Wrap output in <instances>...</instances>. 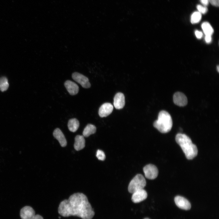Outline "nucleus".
<instances>
[{
	"label": "nucleus",
	"mask_w": 219,
	"mask_h": 219,
	"mask_svg": "<svg viewBox=\"0 0 219 219\" xmlns=\"http://www.w3.org/2000/svg\"><path fill=\"white\" fill-rule=\"evenodd\" d=\"M58 211L61 216L64 217L73 216L82 219H92L95 215L87 196L79 193H75L68 199L61 202Z\"/></svg>",
	"instance_id": "nucleus-1"
},
{
	"label": "nucleus",
	"mask_w": 219,
	"mask_h": 219,
	"mask_svg": "<svg viewBox=\"0 0 219 219\" xmlns=\"http://www.w3.org/2000/svg\"><path fill=\"white\" fill-rule=\"evenodd\" d=\"M176 140L180 146L188 159H192L197 155L196 146L193 144L191 139L186 135L178 133L176 136Z\"/></svg>",
	"instance_id": "nucleus-2"
},
{
	"label": "nucleus",
	"mask_w": 219,
	"mask_h": 219,
	"mask_svg": "<svg viewBox=\"0 0 219 219\" xmlns=\"http://www.w3.org/2000/svg\"><path fill=\"white\" fill-rule=\"evenodd\" d=\"M153 126L159 131L165 133L169 132L172 126V121L170 114L165 110L159 113L158 119L153 123Z\"/></svg>",
	"instance_id": "nucleus-3"
},
{
	"label": "nucleus",
	"mask_w": 219,
	"mask_h": 219,
	"mask_svg": "<svg viewBox=\"0 0 219 219\" xmlns=\"http://www.w3.org/2000/svg\"><path fill=\"white\" fill-rule=\"evenodd\" d=\"M146 184V181L143 176L138 174L130 182L128 187V191L133 193L137 190L144 189Z\"/></svg>",
	"instance_id": "nucleus-4"
},
{
	"label": "nucleus",
	"mask_w": 219,
	"mask_h": 219,
	"mask_svg": "<svg viewBox=\"0 0 219 219\" xmlns=\"http://www.w3.org/2000/svg\"><path fill=\"white\" fill-rule=\"evenodd\" d=\"M20 215L22 219H43L40 215L36 214L33 208L29 206H26L20 210Z\"/></svg>",
	"instance_id": "nucleus-5"
},
{
	"label": "nucleus",
	"mask_w": 219,
	"mask_h": 219,
	"mask_svg": "<svg viewBox=\"0 0 219 219\" xmlns=\"http://www.w3.org/2000/svg\"><path fill=\"white\" fill-rule=\"evenodd\" d=\"M143 171L146 178L150 179H155L158 174V170L157 167L151 164L145 166L143 168Z\"/></svg>",
	"instance_id": "nucleus-6"
},
{
	"label": "nucleus",
	"mask_w": 219,
	"mask_h": 219,
	"mask_svg": "<svg viewBox=\"0 0 219 219\" xmlns=\"http://www.w3.org/2000/svg\"><path fill=\"white\" fill-rule=\"evenodd\" d=\"M72 77L75 81L80 84L83 88H88L90 87L91 84L88 78L82 74L75 72L72 74Z\"/></svg>",
	"instance_id": "nucleus-7"
},
{
	"label": "nucleus",
	"mask_w": 219,
	"mask_h": 219,
	"mask_svg": "<svg viewBox=\"0 0 219 219\" xmlns=\"http://www.w3.org/2000/svg\"><path fill=\"white\" fill-rule=\"evenodd\" d=\"M174 201L176 206L181 209L188 210L191 208V205L189 201L182 196H176L174 198Z\"/></svg>",
	"instance_id": "nucleus-8"
},
{
	"label": "nucleus",
	"mask_w": 219,
	"mask_h": 219,
	"mask_svg": "<svg viewBox=\"0 0 219 219\" xmlns=\"http://www.w3.org/2000/svg\"><path fill=\"white\" fill-rule=\"evenodd\" d=\"M132 194L131 200L135 203H139L144 200L148 196L147 192L144 189L137 190Z\"/></svg>",
	"instance_id": "nucleus-9"
},
{
	"label": "nucleus",
	"mask_w": 219,
	"mask_h": 219,
	"mask_svg": "<svg viewBox=\"0 0 219 219\" xmlns=\"http://www.w3.org/2000/svg\"><path fill=\"white\" fill-rule=\"evenodd\" d=\"M173 100L176 105L180 106H184L187 103V99L186 96L180 92H176L174 94Z\"/></svg>",
	"instance_id": "nucleus-10"
},
{
	"label": "nucleus",
	"mask_w": 219,
	"mask_h": 219,
	"mask_svg": "<svg viewBox=\"0 0 219 219\" xmlns=\"http://www.w3.org/2000/svg\"><path fill=\"white\" fill-rule=\"evenodd\" d=\"M113 109V106L109 103H105L102 104L99 108V114L101 117L107 116L111 113Z\"/></svg>",
	"instance_id": "nucleus-11"
},
{
	"label": "nucleus",
	"mask_w": 219,
	"mask_h": 219,
	"mask_svg": "<svg viewBox=\"0 0 219 219\" xmlns=\"http://www.w3.org/2000/svg\"><path fill=\"white\" fill-rule=\"evenodd\" d=\"M125 104V97L123 94L121 92L117 93L114 98V107L117 109H120L123 108Z\"/></svg>",
	"instance_id": "nucleus-12"
},
{
	"label": "nucleus",
	"mask_w": 219,
	"mask_h": 219,
	"mask_svg": "<svg viewBox=\"0 0 219 219\" xmlns=\"http://www.w3.org/2000/svg\"><path fill=\"white\" fill-rule=\"evenodd\" d=\"M64 85L68 91L71 95H75L78 92V86L74 82L69 80H67L64 82Z\"/></svg>",
	"instance_id": "nucleus-13"
},
{
	"label": "nucleus",
	"mask_w": 219,
	"mask_h": 219,
	"mask_svg": "<svg viewBox=\"0 0 219 219\" xmlns=\"http://www.w3.org/2000/svg\"><path fill=\"white\" fill-rule=\"evenodd\" d=\"M53 135L58 141L61 146L64 147L66 145L67 142L66 138L64 134L59 128H56L54 130Z\"/></svg>",
	"instance_id": "nucleus-14"
},
{
	"label": "nucleus",
	"mask_w": 219,
	"mask_h": 219,
	"mask_svg": "<svg viewBox=\"0 0 219 219\" xmlns=\"http://www.w3.org/2000/svg\"><path fill=\"white\" fill-rule=\"evenodd\" d=\"M74 147L76 151L83 149L85 146V140L83 135H77L75 138Z\"/></svg>",
	"instance_id": "nucleus-15"
},
{
	"label": "nucleus",
	"mask_w": 219,
	"mask_h": 219,
	"mask_svg": "<svg viewBox=\"0 0 219 219\" xmlns=\"http://www.w3.org/2000/svg\"><path fill=\"white\" fill-rule=\"evenodd\" d=\"M96 128L93 125L88 124L84 128L83 132V136L87 137L91 134H94L96 131Z\"/></svg>",
	"instance_id": "nucleus-16"
},
{
	"label": "nucleus",
	"mask_w": 219,
	"mask_h": 219,
	"mask_svg": "<svg viewBox=\"0 0 219 219\" xmlns=\"http://www.w3.org/2000/svg\"><path fill=\"white\" fill-rule=\"evenodd\" d=\"M79 126L78 121L75 118L69 120L68 123V127L69 130L72 132H75Z\"/></svg>",
	"instance_id": "nucleus-17"
},
{
	"label": "nucleus",
	"mask_w": 219,
	"mask_h": 219,
	"mask_svg": "<svg viewBox=\"0 0 219 219\" xmlns=\"http://www.w3.org/2000/svg\"><path fill=\"white\" fill-rule=\"evenodd\" d=\"M201 27L205 35L211 36L214 32V30L209 23L206 22L203 23Z\"/></svg>",
	"instance_id": "nucleus-18"
},
{
	"label": "nucleus",
	"mask_w": 219,
	"mask_h": 219,
	"mask_svg": "<svg viewBox=\"0 0 219 219\" xmlns=\"http://www.w3.org/2000/svg\"><path fill=\"white\" fill-rule=\"evenodd\" d=\"M9 87V84L7 78L5 77L0 78V90L2 92L6 91Z\"/></svg>",
	"instance_id": "nucleus-19"
},
{
	"label": "nucleus",
	"mask_w": 219,
	"mask_h": 219,
	"mask_svg": "<svg viewBox=\"0 0 219 219\" xmlns=\"http://www.w3.org/2000/svg\"><path fill=\"white\" fill-rule=\"evenodd\" d=\"M201 14L199 12H195L192 15L191 17V22L193 24L198 23L201 20Z\"/></svg>",
	"instance_id": "nucleus-20"
},
{
	"label": "nucleus",
	"mask_w": 219,
	"mask_h": 219,
	"mask_svg": "<svg viewBox=\"0 0 219 219\" xmlns=\"http://www.w3.org/2000/svg\"><path fill=\"white\" fill-rule=\"evenodd\" d=\"M96 156L99 160L101 161H104L106 158L104 152L100 150H98L97 151Z\"/></svg>",
	"instance_id": "nucleus-21"
},
{
	"label": "nucleus",
	"mask_w": 219,
	"mask_h": 219,
	"mask_svg": "<svg viewBox=\"0 0 219 219\" xmlns=\"http://www.w3.org/2000/svg\"><path fill=\"white\" fill-rule=\"evenodd\" d=\"M197 9L198 10V12L201 14L206 13L208 10L206 6H203L200 5H198L197 6Z\"/></svg>",
	"instance_id": "nucleus-22"
},
{
	"label": "nucleus",
	"mask_w": 219,
	"mask_h": 219,
	"mask_svg": "<svg viewBox=\"0 0 219 219\" xmlns=\"http://www.w3.org/2000/svg\"><path fill=\"white\" fill-rule=\"evenodd\" d=\"M208 1L212 5L216 7H218L219 0H208Z\"/></svg>",
	"instance_id": "nucleus-23"
},
{
	"label": "nucleus",
	"mask_w": 219,
	"mask_h": 219,
	"mask_svg": "<svg viewBox=\"0 0 219 219\" xmlns=\"http://www.w3.org/2000/svg\"><path fill=\"white\" fill-rule=\"evenodd\" d=\"M195 34L196 37L198 39H201L203 36V33L200 31L196 30L195 31Z\"/></svg>",
	"instance_id": "nucleus-24"
},
{
	"label": "nucleus",
	"mask_w": 219,
	"mask_h": 219,
	"mask_svg": "<svg viewBox=\"0 0 219 219\" xmlns=\"http://www.w3.org/2000/svg\"><path fill=\"white\" fill-rule=\"evenodd\" d=\"M212 40L211 36L210 35H205V40L206 42L207 43H210Z\"/></svg>",
	"instance_id": "nucleus-25"
},
{
	"label": "nucleus",
	"mask_w": 219,
	"mask_h": 219,
	"mask_svg": "<svg viewBox=\"0 0 219 219\" xmlns=\"http://www.w3.org/2000/svg\"><path fill=\"white\" fill-rule=\"evenodd\" d=\"M200 1L204 6H205L207 5L209 2L208 0H200Z\"/></svg>",
	"instance_id": "nucleus-26"
},
{
	"label": "nucleus",
	"mask_w": 219,
	"mask_h": 219,
	"mask_svg": "<svg viewBox=\"0 0 219 219\" xmlns=\"http://www.w3.org/2000/svg\"><path fill=\"white\" fill-rule=\"evenodd\" d=\"M217 71L219 72V66H218L217 67Z\"/></svg>",
	"instance_id": "nucleus-27"
},
{
	"label": "nucleus",
	"mask_w": 219,
	"mask_h": 219,
	"mask_svg": "<svg viewBox=\"0 0 219 219\" xmlns=\"http://www.w3.org/2000/svg\"><path fill=\"white\" fill-rule=\"evenodd\" d=\"M144 219H149L148 218H144Z\"/></svg>",
	"instance_id": "nucleus-28"
}]
</instances>
